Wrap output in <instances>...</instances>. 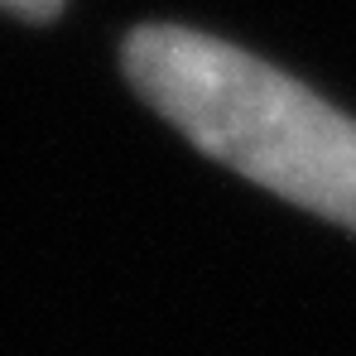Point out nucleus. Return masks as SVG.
<instances>
[{
    "instance_id": "f257e3e1",
    "label": "nucleus",
    "mask_w": 356,
    "mask_h": 356,
    "mask_svg": "<svg viewBox=\"0 0 356 356\" xmlns=\"http://www.w3.org/2000/svg\"><path fill=\"white\" fill-rule=\"evenodd\" d=\"M130 87L202 154L250 183L356 232V120L227 39L140 24L125 49Z\"/></svg>"
},
{
    "instance_id": "f03ea898",
    "label": "nucleus",
    "mask_w": 356,
    "mask_h": 356,
    "mask_svg": "<svg viewBox=\"0 0 356 356\" xmlns=\"http://www.w3.org/2000/svg\"><path fill=\"white\" fill-rule=\"evenodd\" d=\"M0 10L19 15V19H54L63 10V0H0Z\"/></svg>"
}]
</instances>
